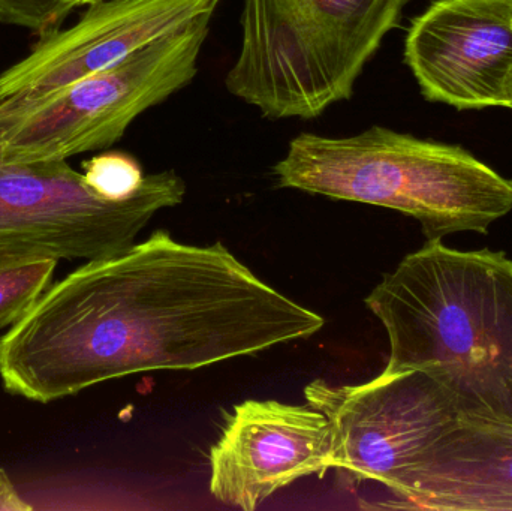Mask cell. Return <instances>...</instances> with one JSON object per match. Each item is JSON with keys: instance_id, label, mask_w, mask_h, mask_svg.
<instances>
[{"instance_id": "cell-1", "label": "cell", "mask_w": 512, "mask_h": 511, "mask_svg": "<svg viewBox=\"0 0 512 511\" xmlns=\"http://www.w3.org/2000/svg\"><path fill=\"white\" fill-rule=\"evenodd\" d=\"M324 326L221 242L186 245L158 230L51 284L0 336V381L50 404L128 375L255 356Z\"/></svg>"}, {"instance_id": "cell-2", "label": "cell", "mask_w": 512, "mask_h": 511, "mask_svg": "<svg viewBox=\"0 0 512 511\" xmlns=\"http://www.w3.org/2000/svg\"><path fill=\"white\" fill-rule=\"evenodd\" d=\"M390 342L384 372L420 371L459 417L512 425V260L427 240L364 300Z\"/></svg>"}, {"instance_id": "cell-3", "label": "cell", "mask_w": 512, "mask_h": 511, "mask_svg": "<svg viewBox=\"0 0 512 511\" xmlns=\"http://www.w3.org/2000/svg\"><path fill=\"white\" fill-rule=\"evenodd\" d=\"M273 176L280 188L411 216L427 240L487 234L512 210V179L465 147L378 125L349 137L300 134Z\"/></svg>"}, {"instance_id": "cell-4", "label": "cell", "mask_w": 512, "mask_h": 511, "mask_svg": "<svg viewBox=\"0 0 512 511\" xmlns=\"http://www.w3.org/2000/svg\"><path fill=\"white\" fill-rule=\"evenodd\" d=\"M411 0H243L228 92L268 119H315L348 101Z\"/></svg>"}, {"instance_id": "cell-5", "label": "cell", "mask_w": 512, "mask_h": 511, "mask_svg": "<svg viewBox=\"0 0 512 511\" xmlns=\"http://www.w3.org/2000/svg\"><path fill=\"white\" fill-rule=\"evenodd\" d=\"M212 18L200 15L44 98L0 107V159L66 161L113 146L144 111L194 80Z\"/></svg>"}, {"instance_id": "cell-6", "label": "cell", "mask_w": 512, "mask_h": 511, "mask_svg": "<svg viewBox=\"0 0 512 511\" xmlns=\"http://www.w3.org/2000/svg\"><path fill=\"white\" fill-rule=\"evenodd\" d=\"M185 195L173 170L150 174L132 197L110 201L66 161L0 159V251L57 261L111 257L132 248L150 219Z\"/></svg>"}, {"instance_id": "cell-7", "label": "cell", "mask_w": 512, "mask_h": 511, "mask_svg": "<svg viewBox=\"0 0 512 511\" xmlns=\"http://www.w3.org/2000/svg\"><path fill=\"white\" fill-rule=\"evenodd\" d=\"M304 398L330 422L333 470L390 492L459 419L445 390L420 371H382L358 386L316 380Z\"/></svg>"}, {"instance_id": "cell-8", "label": "cell", "mask_w": 512, "mask_h": 511, "mask_svg": "<svg viewBox=\"0 0 512 511\" xmlns=\"http://www.w3.org/2000/svg\"><path fill=\"white\" fill-rule=\"evenodd\" d=\"M421 95L459 111L501 107L512 69V0H433L403 48Z\"/></svg>"}, {"instance_id": "cell-9", "label": "cell", "mask_w": 512, "mask_h": 511, "mask_svg": "<svg viewBox=\"0 0 512 511\" xmlns=\"http://www.w3.org/2000/svg\"><path fill=\"white\" fill-rule=\"evenodd\" d=\"M210 494L252 511L297 480L333 470V434L321 411L279 401L234 407L210 450Z\"/></svg>"}, {"instance_id": "cell-10", "label": "cell", "mask_w": 512, "mask_h": 511, "mask_svg": "<svg viewBox=\"0 0 512 511\" xmlns=\"http://www.w3.org/2000/svg\"><path fill=\"white\" fill-rule=\"evenodd\" d=\"M221 0H98L65 30H51L0 74V107L27 104L125 59L153 39L215 14Z\"/></svg>"}, {"instance_id": "cell-11", "label": "cell", "mask_w": 512, "mask_h": 511, "mask_svg": "<svg viewBox=\"0 0 512 511\" xmlns=\"http://www.w3.org/2000/svg\"><path fill=\"white\" fill-rule=\"evenodd\" d=\"M391 494L403 509L512 511V425L459 417Z\"/></svg>"}, {"instance_id": "cell-12", "label": "cell", "mask_w": 512, "mask_h": 511, "mask_svg": "<svg viewBox=\"0 0 512 511\" xmlns=\"http://www.w3.org/2000/svg\"><path fill=\"white\" fill-rule=\"evenodd\" d=\"M59 261L41 255L0 251V330L27 314L53 281Z\"/></svg>"}, {"instance_id": "cell-13", "label": "cell", "mask_w": 512, "mask_h": 511, "mask_svg": "<svg viewBox=\"0 0 512 511\" xmlns=\"http://www.w3.org/2000/svg\"><path fill=\"white\" fill-rule=\"evenodd\" d=\"M83 176L87 185L110 201L132 197L143 185L146 176L137 159L128 153L105 152L83 162Z\"/></svg>"}, {"instance_id": "cell-14", "label": "cell", "mask_w": 512, "mask_h": 511, "mask_svg": "<svg viewBox=\"0 0 512 511\" xmlns=\"http://www.w3.org/2000/svg\"><path fill=\"white\" fill-rule=\"evenodd\" d=\"M75 8V0H0V21L42 36Z\"/></svg>"}, {"instance_id": "cell-15", "label": "cell", "mask_w": 512, "mask_h": 511, "mask_svg": "<svg viewBox=\"0 0 512 511\" xmlns=\"http://www.w3.org/2000/svg\"><path fill=\"white\" fill-rule=\"evenodd\" d=\"M33 507L17 491L6 471L0 470V511H27Z\"/></svg>"}, {"instance_id": "cell-16", "label": "cell", "mask_w": 512, "mask_h": 511, "mask_svg": "<svg viewBox=\"0 0 512 511\" xmlns=\"http://www.w3.org/2000/svg\"><path fill=\"white\" fill-rule=\"evenodd\" d=\"M501 107L512 110V69L508 72L504 81V90H502Z\"/></svg>"}, {"instance_id": "cell-17", "label": "cell", "mask_w": 512, "mask_h": 511, "mask_svg": "<svg viewBox=\"0 0 512 511\" xmlns=\"http://www.w3.org/2000/svg\"><path fill=\"white\" fill-rule=\"evenodd\" d=\"M98 2V0H75V6H84L90 5V3Z\"/></svg>"}]
</instances>
